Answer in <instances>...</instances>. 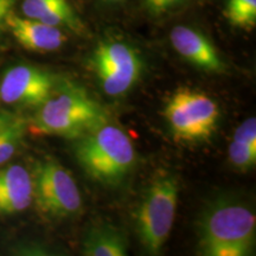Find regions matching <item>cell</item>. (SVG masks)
I'll return each mask as SVG.
<instances>
[{"instance_id": "obj_1", "label": "cell", "mask_w": 256, "mask_h": 256, "mask_svg": "<svg viewBox=\"0 0 256 256\" xmlns=\"http://www.w3.org/2000/svg\"><path fill=\"white\" fill-rule=\"evenodd\" d=\"M108 122L104 108L86 90L72 84L55 88L50 98L38 107L34 119V132L78 139Z\"/></svg>"}, {"instance_id": "obj_2", "label": "cell", "mask_w": 256, "mask_h": 256, "mask_svg": "<svg viewBox=\"0 0 256 256\" xmlns=\"http://www.w3.org/2000/svg\"><path fill=\"white\" fill-rule=\"evenodd\" d=\"M75 156L89 177L102 184H119L136 164L130 136L115 124L106 122L76 139Z\"/></svg>"}, {"instance_id": "obj_3", "label": "cell", "mask_w": 256, "mask_h": 256, "mask_svg": "<svg viewBox=\"0 0 256 256\" xmlns=\"http://www.w3.org/2000/svg\"><path fill=\"white\" fill-rule=\"evenodd\" d=\"M256 217L250 208L235 200L211 206L200 223V248L209 256L249 254L255 240Z\"/></svg>"}, {"instance_id": "obj_4", "label": "cell", "mask_w": 256, "mask_h": 256, "mask_svg": "<svg viewBox=\"0 0 256 256\" xmlns=\"http://www.w3.org/2000/svg\"><path fill=\"white\" fill-rule=\"evenodd\" d=\"M179 186L174 176L162 174L152 182L136 214V232L150 254H158L168 241L177 211Z\"/></svg>"}, {"instance_id": "obj_5", "label": "cell", "mask_w": 256, "mask_h": 256, "mask_svg": "<svg viewBox=\"0 0 256 256\" xmlns=\"http://www.w3.org/2000/svg\"><path fill=\"white\" fill-rule=\"evenodd\" d=\"M164 115L174 139L200 142L216 130L220 108L206 92L182 88L168 98Z\"/></svg>"}, {"instance_id": "obj_6", "label": "cell", "mask_w": 256, "mask_h": 256, "mask_svg": "<svg viewBox=\"0 0 256 256\" xmlns=\"http://www.w3.org/2000/svg\"><path fill=\"white\" fill-rule=\"evenodd\" d=\"M32 182L34 202L43 214L55 218H66L81 211L82 197L75 179L55 160L40 162Z\"/></svg>"}, {"instance_id": "obj_7", "label": "cell", "mask_w": 256, "mask_h": 256, "mask_svg": "<svg viewBox=\"0 0 256 256\" xmlns=\"http://www.w3.org/2000/svg\"><path fill=\"white\" fill-rule=\"evenodd\" d=\"M101 87L107 95L120 96L138 82L142 62L132 46L122 42H104L90 60Z\"/></svg>"}, {"instance_id": "obj_8", "label": "cell", "mask_w": 256, "mask_h": 256, "mask_svg": "<svg viewBox=\"0 0 256 256\" xmlns=\"http://www.w3.org/2000/svg\"><path fill=\"white\" fill-rule=\"evenodd\" d=\"M51 74L28 64L10 68L0 81V100L6 104L40 107L55 90Z\"/></svg>"}, {"instance_id": "obj_9", "label": "cell", "mask_w": 256, "mask_h": 256, "mask_svg": "<svg viewBox=\"0 0 256 256\" xmlns=\"http://www.w3.org/2000/svg\"><path fill=\"white\" fill-rule=\"evenodd\" d=\"M172 46L192 66L206 72H224L226 64L214 44L196 28L178 25L170 34Z\"/></svg>"}, {"instance_id": "obj_10", "label": "cell", "mask_w": 256, "mask_h": 256, "mask_svg": "<svg viewBox=\"0 0 256 256\" xmlns=\"http://www.w3.org/2000/svg\"><path fill=\"white\" fill-rule=\"evenodd\" d=\"M12 36L22 46L36 52L56 51L66 43V36L60 28L50 26L36 19L10 14L5 20Z\"/></svg>"}, {"instance_id": "obj_11", "label": "cell", "mask_w": 256, "mask_h": 256, "mask_svg": "<svg viewBox=\"0 0 256 256\" xmlns=\"http://www.w3.org/2000/svg\"><path fill=\"white\" fill-rule=\"evenodd\" d=\"M34 202L32 176L24 166L0 168V215H16Z\"/></svg>"}, {"instance_id": "obj_12", "label": "cell", "mask_w": 256, "mask_h": 256, "mask_svg": "<svg viewBox=\"0 0 256 256\" xmlns=\"http://www.w3.org/2000/svg\"><path fill=\"white\" fill-rule=\"evenodd\" d=\"M86 256H124L128 254V240L124 232L112 224L101 223L92 226L82 243Z\"/></svg>"}, {"instance_id": "obj_13", "label": "cell", "mask_w": 256, "mask_h": 256, "mask_svg": "<svg viewBox=\"0 0 256 256\" xmlns=\"http://www.w3.org/2000/svg\"><path fill=\"white\" fill-rule=\"evenodd\" d=\"M226 17L232 26L252 30L256 25V0H226Z\"/></svg>"}, {"instance_id": "obj_14", "label": "cell", "mask_w": 256, "mask_h": 256, "mask_svg": "<svg viewBox=\"0 0 256 256\" xmlns=\"http://www.w3.org/2000/svg\"><path fill=\"white\" fill-rule=\"evenodd\" d=\"M25 130L26 127L24 121L14 118L11 124L0 134V166L8 162L17 152L24 139Z\"/></svg>"}, {"instance_id": "obj_15", "label": "cell", "mask_w": 256, "mask_h": 256, "mask_svg": "<svg viewBox=\"0 0 256 256\" xmlns=\"http://www.w3.org/2000/svg\"><path fill=\"white\" fill-rule=\"evenodd\" d=\"M228 156L230 162L241 171H247L256 164V146L232 140L229 144Z\"/></svg>"}, {"instance_id": "obj_16", "label": "cell", "mask_w": 256, "mask_h": 256, "mask_svg": "<svg viewBox=\"0 0 256 256\" xmlns=\"http://www.w3.org/2000/svg\"><path fill=\"white\" fill-rule=\"evenodd\" d=\"M66 2L68 0H24L22 4V11L24 17L40 20L42 17Z\"/></svg>"}, {"instance_id": "obj_17", "label": "cell", "mask_w": 256, "mask_h": 256, "mask_svg": "<svg viewBox=\"0 0 256 256\" xmlns=\"http://www.w3.org/2000/svg\"><path fill=\"white\" fill-rule=\"evenodd\" d=\"M234 139L236 142L248 144V145L256 146V119L248 118L236 128L234 133Z\"/></svg>"}, {"instance_id": "obj_18", "label": "cell", "mask_w": 256, "mask_h": 256, "mask_svg": "<svg viewBox=\"0 0 256 256\" xmlns=\"http://www.w3.org/2000/svg\"><path fill=\"white\" fill-rule=\"evenodd\" d=\"M184 0H145V8L153 16H160L172 10Z\"/></svg>"}, {"instance_id": "obj_19", "label": "cell", "mask_w": 256, "mask_h": 256, "mask_svg": "<svg viewBox=\"0 0 256 256\" xmlns=\"http://www.w3.org/2000/svg\"><path fill=\"white\" fill-rule=\"evenodd\" d=\"M17 0H0V30L2 25H5V20L8 16L12 12V8Z\"/></svg>"}, {"instance_id": "obj_20", "label": "cell", "mask_w": 256, "mask_h": 256, "mask_svg": "<svg viewBox=\"0 0 256 256\" xmlns=\"http://www.w3.org/2000/svg\"><path fill=\"white\" fill-rule=\"evenodd\" d=\"M14 118L11 116V115L8 114H0V134H2L4 130L8 128L10 124H11L12 121H14Z\"/></svg>"}, {"instance_id": "obj_21", "label": "cell", "mask_w": 256, "mask_h": 256, "mask_svg": "<svg viewBox=\"0 0 256 256\" xmlns=\"http://www.w3.org/2000/svg\"><path fill=\"white\" fill-rule=\"evenodd\" d=\"M106 2H121V0H106Z\"/></svg>"}]
</instances>
